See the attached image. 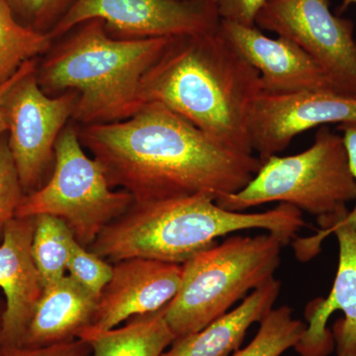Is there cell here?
I'll return each mask as SVG.
<instances>
[{"instance_id":"1","label":"cell","mask_w":356,"mask_h":356,"mask_svg":"<svg viewBox=\"0 0 356 356\" xmlns=\"http://www.w3.org/2000/svg\"><path fill=\"white\" fill-rule=\"evenodd\" d=\"M83 126L81 145L102 165L110 186L129 192L134 202L235 193L262 165L161 103H146L126 120Z\"/></svg>"},{"instance_id":"2","label":"cell","mask_w":356,"mask_h":356,"mask_svg":"<svg viewBox=\"0 0 356 356\" xmlns=\"http://www.w3.org/2000/svg\"><path fill=\"white\" fill-rule=\"evenodd\" d=\"M261 92L259 70L214 31L175 37L143 77V104L161 103L222 146L254 154L248 119Z\"/></svg>"},{"instance_id":"3","label":"cell","mask_w":356,"mask_h":356,"mask_svg":"<svg viewBox=\"0 0 356 356\" xmlns=\"http://www.w3.org/2000/svg\"><path fill=\"white\" fill-rule=\"evenodd\" d=\"M212 193L134 202L102 229L88 248L105 261L147 259L182 264L218 243V238L245 229H264L285 245L306 227L302 211L289 204L261 213L224 209Z\"/></svg>"},{"instance_id":"4","label":"cell","mask_w":356,"mask_h":356,"mask_svg":"<svg viewBox=\"0 0 356 356\" xmlns=\"http://www.w3.org/2000/svg\"><path fill=\"white\" fill-rule=\"evenodd\" d=\"M81 25L37 69L40 86L51 96L76 91L77 123L126 120L144 105L143 77L172 38L113 39L102 20Z\"/></svg>"},{"instance_id":"5","label":"cell","mask_w":356,"mask_h":356,"mask_svg":"<svg viewBox=\"0 0 356 356\" xmlns=\"http://www.w3.org/2000/svg\"><path fill=\"white\" fill-rule=\"evenodd\" d=\"M285 243L274 234L233 236L182 264L181 281L165 318L177 337L202 330L274 277Z\"/></svg>"},{"instance_id":"6","label":"cell","mask_w":356,"mask_h":356,"mask_svg":"<svg viewBox=\"0 0 356 356\" xmlns=\"http://www.w3.org/2000/svg\"><path fill=\"white\" fill-rule=\"evenodd\" d=\"M355 198L356 184L343 136L325 125L318 128L306 151L270 156L242 191L219 196L216 202L235 212L285 203L322 218L348 209V203Z\"/></svg>"},{"instance_id":"7","label":"cell","mask_w":356,"mask_h":356,"mask_svg":"<svg viewBox=\"0 0 356 356\" xmlns=\"http://www.w3.org/2000/svg\"><path fill=\"white\" fill-rule=\"evenodd\" d=\"M133 203L129 192L112 189L102 165L84 153L79 129L70 124L56 143L50 179L38 191L26 194L15 218H60L77 243L88 248L102 229Z\"/></svg>"},{"instance_id":"8","label":"cell","mask_w":356,"mask_h":356,"mask_svg":"<svg viewBox=\"0 0 356 356\" xmlns=\"http://www.w3.org/2000/svg\"><path fill=\"white\" fill-rule=\"evenodd\" d=\"M348 209L318 218L315 235L300 238V248L316 257L327 236L339 243V264L334 284L325 298L306 307V331L294 350L300 356H356V231L343 221Z\"/></svg>"},{"instance_id":"9","label":"cell","mask_w":356,"mask_h":356,"mask_svg":"<svg viewBox=\"0 0 356 356\" xmlns=\"http://www.w3.org/2000/svg\"><path fill=\"white\" fill-rule=\"evenodd\" d=\"M255 26L298 44L325 70L337 93L356 98L355 24L332 13L330 0H269Z\"/></svg>"},{"instance_id":"10","label":"cell","mask_w":356,"mask_h":356,"mask_svg":"<svg viewBox=\"0 0 356 356\" xmlns=\"http://www.w3.org/2000/svg\"><path fill=\"white\" fill-rule=\"evenodd\" d=\"M77 98L72 90L47 95L37 79V69L21 77L7 95V140L25 193L38 191L55 165L56 143L74 116Z\"/></svg>"},{"instance_id":"11","label":"cell","mask_w":356,"mask_h":356,"mask_svg":"<svg viewBox=\"0 0 356 356\" xmlns=\"http://www.w3.org/2000/svg\"><path fill=\"white\" fill-rule=\"evenodd\" d=\"M93 19L134 39L201 34L221 21L215 0H76L48 34L57 38Z\"/></svg>"},{"instance_id":"12","label":"cell","mask_w":356,"mask_h":356,"mask_svg":"<svg viewBox=\"0 0 356 356\" xmlns=\"http://www.w3.org/2000/svg\"><path fill=\"white\" fill-rule=\"evenodd\" d=\"M331 123H356V98L334 91L261 92L248 114L250 147L264 163L286 149L299 134Z\"/></svg>"},{"instance_id":"13","label":"cell","mask_w":356,"mask_h":356,"mask_svg":"<svg viewBox=\"0 0 356 356\" xmlns=\"http://www.w3.org/2000/svg\"><path fill=\"white\" fill-rule=\"evenodd\" d=\"M220 32L245 60L259 70L261 93L334 91L325 70L298 44L283 37L273 39L257 28L220 21Z\"/></svg>"},{"instance_id":"14","label":"cell","mask_w":356,"mask_h":356,"mask_svg":"<svg viewBox=\"0 0 356 356\" xmlns=\"http://www.w3.org/2000/svg\"><path fill=\"white\" fill-rule=\"evenodd\" d=\"M181 274V264L170 262L139 257L116 262L89 327L106 331L165 308L179 289Z\"/></svg>"},{"instance_id":"15","label":"cell","mask_w":356,"mask_h":356,"mask_svg":"<svg viewBox=\"0 0 356 356\" xmlns=\"http://www.w3.org/2000/svg\"><path fill=\"white\" fill-rule=\"evenodd\" d=\"M36 217L14 218L0 245V288L6 309L0 327V348H19L44 286L32 254Z\"/></svg>"},{"instance_id":"16","label":"cell","mask_w":356,"mask_h":356,"mask_svg":"<svg viewBox=\"0 0 356 356\" xmlns=\"http://www.w3.org/2000/svg\"><path fill=\"white\" fill-rule=\"evenodd\" d=\"M98 298L72 276L44 288L19 348H38L79 339L90 327Z\"/></svg>"},{"instance_id":"17","label":"cell","mask_w":356,"mask_h":356,"mask_svg":"<svg viewBox=\"0 0 356 356\" xmlns=\"http://www.w3.org/2000/svg\"><path fill=\"white\" fill-rule=\"evenodd\" d=\"M280 289V281L271 278L200 331L175 339L161 356H231L240 350L248 329L273 310Z\"/></svg>"},{"instance_id":"18","label":"cell","mask_w":356,"mask_h":356,"mask_svg":"<svg viewBox=\"0 0 356 356\" xmlns=\"http://www.w3.org/2000/svg\"><path fill=\"white\" fill-rule=\"evenodd\" d=\"M79 339L88 341L91 356H161L175 337L163 308L136 316L127 324L106 331L86 327Z\"/></svg>"},{"instance_id":"19","label":"cell","mask_w":356,"mask_h":356,"mask_svg":"<svg viewBox=\"0 0 356 356\" xmlns=\"http://www.w3.org/2000/svg\"><path fill=\"white\" fill-rule=\"evenodd\" d=\"M51 40L48 33L20 24L7 0H0V84L26 62L50 50Z\"/></svg>"},{"instance_id":"20","label":"cell","mask_w":356,"mask_h":356,"mask_svg":"<svg viewBox=\"0 0 356 356\" xmlns=\"http://www.w3.org/2000/svg\"><path fill=\"white\" fill-rule=\"evenodd\" d=\"M76 242L69 226L60 218L36 216L32 254L44 288L67 275V264Z\"/></svg>"},{"instance_id":"21","label":"cell","mask_w":356,"mask_h":356,"mask_svg":"<svg viewBox=\"0 0 356 356\" xmlns=\"http://www.w3.org/2000/svg\"><path fill=\"white\" fill-rule=\"evenodd\" d=\"M306 327V323L294 318L289 306L273 308L259 323L254 339L231 356H281L296 346Z\"/></svg>"},{"instance_id":"22","label":"cell","mask_w":356,"mask_h":356,"mask_svg":"<svg viewBox=\"0 0 356 356\" xmlns=\"http://www.w3.org/2000/svg\"><path fill=\"white\" fill-rule=\"evenodd\" d=\"M67 273L96 298H99L102 290L111 280L113 264L76 242L67 264Z\"/></svg>"},{"instance_id":"23","label":"cell","mask_w":356,"mask_h":356,"mask_svg":"<svg viewBox=\"0 0 356 356\" xmlns=\"http://www.w3.org/2000/svg\"><path fill=\"white\" fill-rule=\"evenodd\" d=\"M25 195L8 140L0 136V245Z\"/></svg>"},{"instance_id":"24","label":"cell","mask_w":356,"mask_h":356,"mask_svg":"<svg viewBox=\"0 0 356 356\" xmlns=\"http://www.w3.org/2000/svg\"><path fill=\"white\" fill-rule=\"evenodd\" d=\"M76 0H7L14 14L31 27L47 33L55 27ZM48 32V33H49Z\"/></svg>"},{"instance_id":"25","label":"cell","mask_w":356,"mask_h":356,"mask_svg":"<svg viewBox=\"0 0 356 356\" xmlns=\"http://www.w3.org/2000/svg\"><path fill=\"white\" fill-rule=\"evenodd\" d=\"M269 0H215L218 15L222 21L254 27L259 11Z\"/></svg>"},{"instance_id":"26","label":"cell","mask_w":356,"mask_h":356,"mask_svg":"<svg viewBox=\"0 0 356 356\" xmlns=\"http://www.w3.org/2000/svg\"><path fill=\"white\" fill-rule=\"evenodd\" d=\"M0 356H91V348L84 339H76L44 348H0Z\"/></svg>"},{"instance_id":"27","label":"cell","mask_w":356,"mask_h":356,"mask_svg":"<svg viewBox=\"0 0 356 356\" xmlns=\"http://www.w3.org/2000/svg\"><path fill=\"white\" fill-rule=\"evenodd\" d=\"M337 129L343 134L341 136L346 145L351 173L356 184V123L339 124ZM343 221L356 231V198L355 207L348 210V214L343 218Z\"/></svg>"},{"instance_id":"28","label":"cell","mask_w":356,"mask_h":356,"mask_svg":"<svg viewBox=\"0 0 356 356\" xmlns=\"http://www.w3.org/2000/svg\"><path fill=\"white\" fill-rule=\"evenodd\" d=\"M36 69L37 64L35 60H28L17 70V72L11 79H9L6 83L0 84V136L3 135V133L7 132V130H8L6 112L7 95H8L14 84L17 83L21 77Z\"/></svg>"},{"instance_id":"29","label":"cell","mask_w":356,"mask_h":356,"mask_svg":"<svg viewBox=\"0 0 356 356\" xmlns=\"http://www.w3.org/2000/svg\"><path fill=\"white\" fill-rule=\"evenodd\" d=\"M353 4H355L356 6V0H343L341 6L337 8V11H339V14L343 13L348 8V7L353 6Z\"/></svg>"},{"instance_id":"30","label":"cell","mask_w":356,"mask_h":356,"mask_svg":"<svg viewBox=\"0 0 356 356\" xmlns=\"http://www.w3.org/2000/svg\"><path fill=\"white\" fill-rule=\"evenodd\" d=\"M2 313H0V327H1Z\"/></svg>"},{"instance_id":"31","label":"cell","mask_w":356,"mask_h":356,"mask_svg":"<svg viewBox=\"0 0 356 356\" xmlns=\"http://www.w3.org/2000/svg\"><path fill=\"white\" fill-rule=\"evenodd\" d=\"M178 1H194V0H178Z\"/></svg>"}]
</instances>
